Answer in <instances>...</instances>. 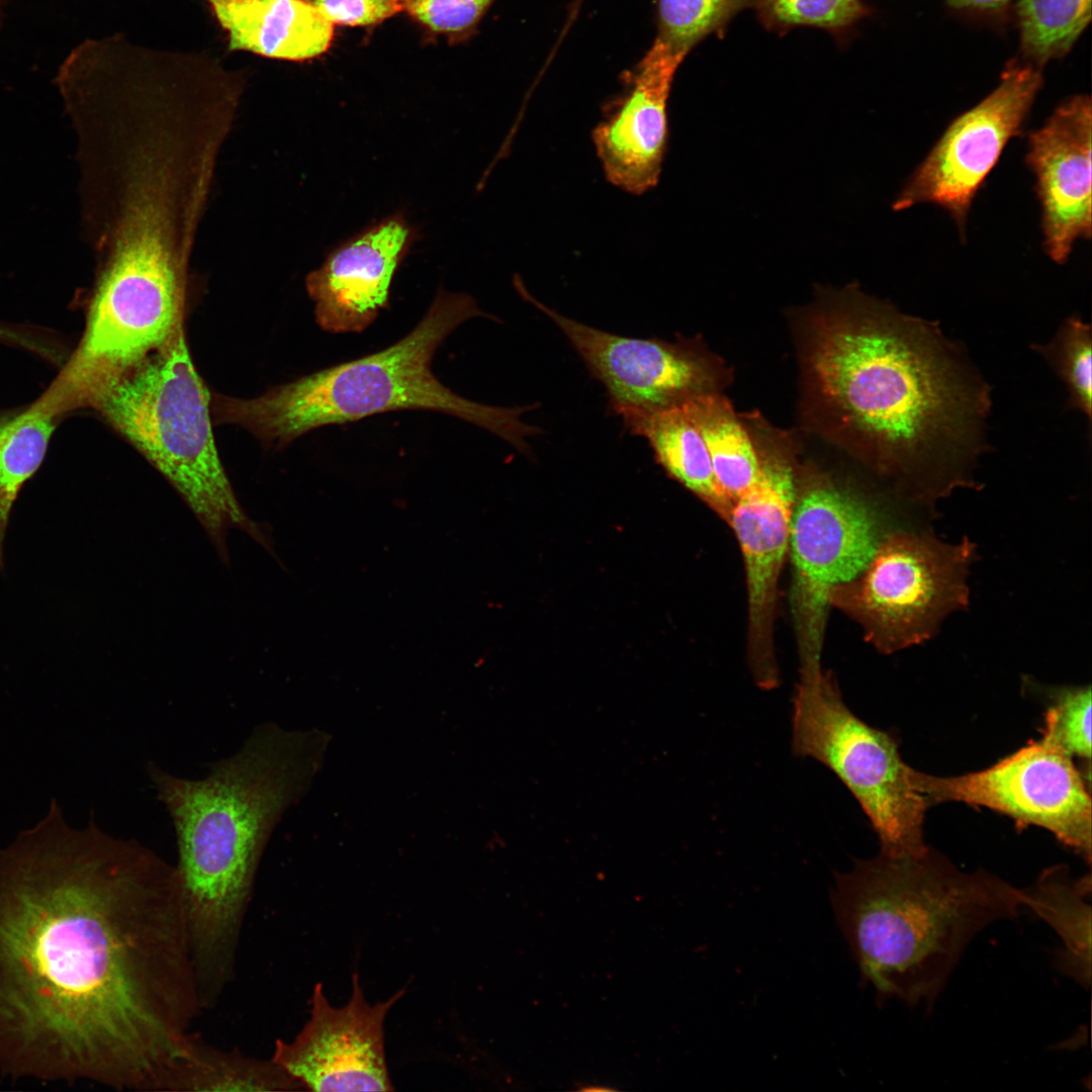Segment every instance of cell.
<instances>
[{"instance_id": "7a4b0ae2", "label": "cell", "mask_w": 1092, "mask_h": 1092, "mask_svg": "<svg viewBox=\"0 0 1092 1092\" xmlns=\"http://www.w3.org/2000/svg\"><path fill=\"white\" fill-rule=\"evenodd\" d=\"M859 299L816 340L811 367L821 393L907 500L929 505L975 485L988 384L936 323Z\"/></svg>"}, {"instance_id": "277c9868", "label": "cell", "mask_w": 1092, "mask_h": 1092, "mask_svg": "<svg viewBox=\"0 0 1092 1092\" xmlns=\"http://www.w3.org/2000/svg\"><path fill=\"white\" fill-rule=\"evenodd\" d=\"M832 906L863 979L881 1000L932 1009L972 940L1020 912L1021 889L960 870L928 847L858 859L836 875Z\"/></svg>"}, {"instance_id": "d6986e66", "label": "cell", "mask_w": 1092, "mask_h": 1092, "mask_svg": "<svg viewBox=\"0 0 1092 1092\" xmlns=\"http://www.w3.org/2000/svg\"><path fill=\"white\" fill-rule=\"evenodd\" d=\"M1091 890L1090 874L1075 878L1066 864L1044 869L1031 886L1021 889L1022 905L1062 941L1056 954L1059 971L1085 989L1091 983Z\"/></svg>"}, {"instance_id": "484cf974", "label": "cell", "mask_w": 1092, "mask_h": 1092, "mask_svg": "<svg viewBox=\"0 0 1092 1092\" xmlns=\"http://www.w3.org/2000/svg\"><path fill=\"white\" fill-rule=\"evenodd\" d=\"M750 0H658L656 38L676 52H688L724 26Z\"/></svg>"}, {"instance_id": "6da1fadb", "label": "cell", "mask_w": 1092, "mask_h": 1092, "mask_svg": "<svg viewBox=\"0 0 1092 1092\" xmlns=\"http://www.w3.org/2000/svg\"><path fill=\"white\" fill-rule=\"evenodd\" d=\"M203 1010L175 866L52 803L0 849V1070L160 1092Z\"/></svg>"}, {"instance_id": "ffe728a7", "label": "cell", "mask_w": 1092, "mask_h": 1092, "mask_svg": "<svg viewBox=\"0 0 1092 1092\" xmlns=\"http://www.w3.org/2000/svg\"><path fill=\"white\" fill-rule=\"evenodd\" d=\"M644 438L667 474L728 521L733 503L719 488L705 441L680 403L622 419Z\"/></svg>"}, {"instance_id": "8992f818", "label": "cell", "mask_w": 1092, "mask_h": 1092, "mask_svg": "<svg viewBox=\"0 0 1092 1092\" xmlns=\"http://www.w3.org/2000/svg\"><path fill=\"white\" fill-rule=\"evenodd\" d=\"M211 393L192 362L181 330L133 370L91 400L103 419L181 495L224 563L228 535L238 529L272 551L265 528L241 506L212 432Z\"/></svg>"}, {"instance_id": "e0dca14e", "label": "cell", "mask_w": 1092, "mask_h": 1092, "mask_svg": "<svg viewBox=\"0 0 1092 1092\" xmlns=\"http://www.w3.org/2000/svg\"><path fill=\"white\" fill-rule=\"evenodd\" d=\"M686 55L655 38L627 93L593 130L607 180L628 193L643 194L659 181L667 145V100Z\"/></svg>"}, {"instance_id": "9a60e30c", "label": "cell", "mask_w": 1092, "mask_h": 1092, "mask_svg": "<svg viewBox=\"0 0 1092 1092\" xmlns=\"http://www.w3.org/2000/svg\"><path fill=\"white\" fill-rule=\"evenodd\" d=\"M1091 99L1076 95L1028 135L1025 163L1035 178L1043 248L1057 264L1091 237Z\"/></svg>"}, {"instance_id": "83f0119b", "label": "cell", "mask_w": 1092, "mask_h": 1092, "mask_svg": "<svg viewBox=\"0 0 1092 1092\" xmlns=\"http://www.w3.org/2000/svg\"><path fill=\"white\" fill-rule=\"evenodd\" d=\"M770 27L811 25L841 30L868 13L861 0H753Z\"/></svg>"}, {"instance_id": "f1b7e54d", "label": "cell", "mask_w": 1092, "mask_h": 1092, "mask_svg": "<svg viewBox=\"0 0 1092 1092\" xmlns=\"http://www.w3.org/2000/svg\"><path fill=\"white\" fill-rule=\"evenodd\" d=\"M403 11L427 32L455 42L468 38L494 0H402Z\"/></svg>"}, {"instance_id": "5bb4252c", "label": "cell", "mask_w": 1092, "mask_h": 1092, "mask_svg": "<svg viewBox=\"0 0 1092 1092\" xmlns=\"http://www.w3.org/2000/svg\"><path fill=\"white\" fill-rule=\"evenodd\" d=\"M796 486L791 467L761 460L756 481L734 503L728 522L743 554L748 598V658L758 687L778 686L772 631Z\"/></svg>"}, {"instance_id": "44dd1931", "label": "cell", "mask_w": 1092, "mask_h": 1092, "mask_svg": "<svg viewBox=\"0 0 1092 1092\" xmlns=\"http://www.w3.org/2000/svg\"><path fill=\"white\" fill-rule=\"evenodd\" d=\"M304 1090L271 1060L213 1045L193 1032L167 1075L162 1092H282Z\"/></svg>"}, {"instance_id": "4fadbf2b", "label": "cell", "mask_w": 1092, "mask_h": 1092, "mask_svg": "<svg viewBox=\"0 0 1092 1092\" xmlns=\"http://www.w3.org/2000/svg\"><path fill=\"white\" fill-rule=\"evenodd\" d=\"M514 285L560 329L609 396L621 419L650 413L704 392L708 371L690 346L612 334L564 316L536 299L519 276Z\"/></svg>"}, {"instance_id": "cb8c5ba5", "label": "cell", "mask_w": 1092, "mask_h": 1092, "mask_svg": "<svg viewBox=\"0 0 1092 1092\" xmlns=\"http://www.w3.org/2000/svg\"><path fill=\"white\" fill-rule=\"evenodd\" d=\"M1020 48L1038 67L1065 56L1091 19V0H1016Z\"/></svg>"}, {"instance_id": "d4e9b609", "label": "cell", "mask_w": 1092, "mask_h": 1092, "mask_svg": "<svg viewBox=\"0 0 1092 1092\" xmlns=\"http://www.w3.org/2000/svg\"><path fill=\"white\" fill-rule=\"evenodd\" d=\"M1065 383L1068 406L1091 419L1092 338L1090 325L1079 316L1068 317L1053 339L1031 347Z\"/></svg>"}, {"instance_id": "7c38bea8", "label": "cell", "mask_w": 1092, "mask_h": 1092, "mask_svg": "<svg viewBox=\"0 0 1092 1092\" xmlns=\"http://www.w3.org/2000/svg\"><path fill=\"white\" fill-rule=\"evenodd\" d=\"M403 993L371 1005L354 972L349 1002L335 1007L317 983L308 1020L292 1040H276L271 1060L304 1090L392 1091L383 1025Z\"/></svg>"}, {"instance_id": "52a82bcc", "label": "cell", "mask_w": 1092, "mask_h": 1092, "mask_svg": "<svg viewBox=\"0 0 1092 1092\" xmlns=\"http://www.w3.org/2000/svg\"><path fill=\"white\" fill-rule=\"evenodd\" d=\"M792 749L829 768L848 789L875 829L881 853L928 849L924 821L930 808L908 779L897 738L869 725L844 703L823 670L800 674L793 702Z\"/></svg>"}, {"instance_id": "7402d4cb", "label": "cell", "mask_w": 1092, "mask_h": 1092, "mask_svg": "<svg viewBox=\"0 0 1092 1092\" xmlns=\"http://www.w3.org/2000/svg\"><path fill=\"white\" fill-rule=\"evenodd\" d=\"M708 449L719 488L734 503L756 481L761 465L729 402L701 392L681 402Z\"/></svg>"}, {"instance_id": "ba28073f", "label": "cell", "mask_w": 1092, "mask_h": 1092, "mask_svg": "<svg viewBox=\"0 0 1092 1092\" xmlns=\"http://www.w3.org/2000/svg\"><path fill=\"white\" fill-rule=\"evenodd\" d=\"M975 558L968 538L952 544L924 531L893 530L831 603L852 615L879 650L892 653L930 639L947 615L968 606Z\"/></svg>"}, {"instance_id": "4dcf8cb0", "label": "cell", "mask_w": 1092, "mask_h": 1092, "mask_svg": "<svg viewBox=\"0 0 1092 1092\" xmlns=\"http://www.w3.org/2000/svg\"><path fill=\"white\" fill-rule=\"evenodd\" d=\"M956 9L981 12L1001 13L1008 8L1013 0H945Z\"/></svg>"}, {"instance_id": "603a6c76", "label": "cell", "mask_w": 1092, "mask_h": 1092, "mask_svg": "<svg viewBox=\"0 0 1092 1092\" xmlns=\"http://www.w3.org/2000/svg\"><path fill=\"white\" fill-rule=\"evenodd\" d=\"M54 427L53 414L38 403L0 424V559L12 506L42 462Z\"/></svg>"}, {"instance_id": "3957f363", "label": "cell", "mask_w": 1092, "mask_h": 1092, "mask_svg": "<svg viewBox=\"0 0 1092 1092\" xmlns=\"http://www.w3.org/2000/svg\"><path fill=\"white\" fill-rule=\"evenodd\" d=\"M292 742L270 724L211 763L202 779L147 772L175 830L184 916L200 1001L218 1003L235 978L242 929L271 830L294 777Z\"/></svg>"}, {"instance_id": "ac0fdd59", "label": "cell", "mask_w": 1092, "mask_h": 1092, "mask_svg": "<svg viewBox=\"0 0 1092 1092\" xmlns=\"http://www.w3.org/2000/svg\"><path fill=\"white\" fill-rule=\"evenodd\" d=\"M230 51L304 62L326 54L334 26L306 0H206Z\"/></svg>"}, {"instance_id": "9c48e42d", "label": "cell", "mask_w": 1092, "mask_h": 1092, "mask_svg": "<svg viewBox=\"0 0 1092 1092\" xmlns=\"http://www.w3.org/2000/svg\"><path fill=\"white\" fill-rule=\"evenodd\" d=\"M891 531L875 504L847 488L819 480L796 490L789 550L800 673L822 669L832 596L862 573Z\"/></svg>"}, {"instance_id": "4316f807", "label": "cell", "mask_w": 1092, "mask_h": 1092, "mask_svg": "<svg viewBox=\"0 0 1092 1092\" xmlns=\"http://www.w3.org/2000/svg\"><path fill=\"white\" fill-rule=\"evenodd\" d=\"M1043 717L1041 737L1059 746L1074 759L1091 762V689H1052Z\"/></svg>"}, {"instance_id": "5b68a950", "label": "cell", "mask_w": 1092, "mask_h": 1092, "mask_svg": "<svg viewBox=\"0 0 1092 1092\" xmlns=\"http://www.w3.org/2000/svg\"><path fill=\"white\" fill-rule=\"evenodd\" d=\"M483 312L473 297L440 289L418 325L391 346L278 385L265 393L234 397L211 393L213 424L235 425L264 445L284 448L302 435L403 410L450 415L496 435L523 454L541 433L522 416L537 404L504 407L465 398L434 374L435 353L456 328Z\"/></svg>"}, {"instance_id": "30bf717a", "label": "cell", "mask_w": 1092, "mask_h": 1092, "mask_svg": "<svg viewBox=\"0 0 1092 1092\" xmlns=\"http://www.w3.org/2000/svg\"><path fill=\"white\" fill-rule=\"evenodd\" d=\"M1090 776L1043 737L994 764L959 776L937 777L908 766L912 787L930 807L947 802L987 808L1018 829L1037 826L1091 862Z\"/></svg>"}, {"instance_id": "f546056e", "label": "cell", "mask_w": 1092, "mask_h": 1092, "mask_svg": "<svg viewBox=\"0 0 1092 1092\" xmlns=\"http://www.w3.org/2000/svg\"><path fill=\"white\" fill-rule=\"evenodd\" d=\"M333 26L372 27L403 11L402 0H306Z\"/></svg>"}, {"instance_id": "2e32d148", "label": "cell", "mask_w": 1092, "mask_h": 1092, "mask_svg": "<svg viewBox=\"0 0 1092 1092\" xmlns=\"http://www.w3.org/2000/svg\"><path fill=\"white\" fill-rule=\"evenodd\" d=\"M417 238L397 212L333 250L305 278L317 326L334 334L366 330L389 305L394 274Z\"/></svg>"}, {"instance_id": "8fae6325", "label": "cell", "mask_w": 1092, "mask_h": 1092, "mask_svg": "<svg viewBox=\"0 0 1092 1092\" xmlns=\"http://www.w3.org/2000/svg\"><path fill=\"white\" fill-rule=\"evenodd\" d=\"M1042 83L1038 66L1011 61L997 87L948 124L906 181L893 209L935 204L949 213L964 235L976 194L1007 144L1021 133Z\"/></svg>"}]
</instances>
